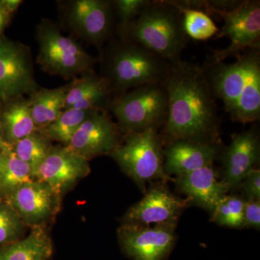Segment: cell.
<instances>
[{"mask_svg": "<svg viewBox=\"0 0 260 260\" xmlns=\"http://www.w3.org/2000/svg\"><path fill=\"white\" fill-rule=\"evenodd\" d=\"M169 96L164 144L186 140L221 143L218 105L205 67L181 61L172 64L164 81Z\"/></svg>", "mask_w": 260, "mask_h": 260, "instance_id": "cell-1", "label": "cell"}, {"mask_svg": "<svg viewBox=\"0 0 260 260\" xmlns=\"http://www.w3.org/2000/svg\"><path fill=\"white\" fill-rule=\"evenodd\" d=\"M127 41L151 51L171 64L181 61L188 42L181 10L174 1H150L126 25Z\"/></svg>", "mask_w": 260, "mask_h": 260, "instance_id": "cell-2", "label": "cell"}, {"mask_svg": "<svg viewBox=\"0 0 260 260\" xmlns=\"http://www.w3.org/2000/svg\"><path fill=\"white\" fill-rule=\"evenodd\" d=\"M164 145L158 129H148L126 135L110 155L145 193L148 181H174L164 171Z\"/></svg>", "mask_w": 260, "mask_h": 260, "instance_id": "cell-3", "label": "cell"}, {"mask_svg": "<svg viewBox=\"0 0 260 260\" xmlns=\"http://www.w3.org/2000/svg\"><path fill=\"white\" fill-rule=\"evenodd\" d=\"M119 128L126 135L162 127L167 120L169 96L164 83L133 88L116 98L110 106Z\"/></svg>", "mask_w": 260, "mask_h": 260, "instance_id": "cell-4", "label": "cell"}, {"mask_svg": "<svg viewBox=\"0 0 260 260\" xmlns=\"http://www.w3.org/2000/svg\"><path fill=\"white\" fill-rule=\"evenodd\" d=\"M172 64L144 47L126 41L109 58L107 80L120 91L147 84L162 83Z\"/></svg>", "mask_w": 260, "mask_h": 260, "instance_id": "cell-5", "label": "cell"}, {"mask_svg": "<svg viewBox=\"0 0 260 260\" xmlns=\"http://www.w3.org/2000/svg\"><path fill=\"white\" fill-rule=\"evenodd\" d=\"M223 25L215 39L227 37L230 45L221 50L213 51L211 61H223L238 58L249 49H260V2L243 1L235 10L220 17Z\"/></svg>", "mask_w": 260, "mask_h": 260, "instance_id": "cell-6", "label": "cell"}, {"mask_svg": "<svg viewBox=\"0 0 260 260\" xmlns=\"http://www.w3.org/2000/svg\"><path fill=\"white\" fill-rule=\"evenodd\" d=\"M39 42V61L49 73L73 76L87 71L94 63L93 58L78 43L50 25L41 28Z\"/></svg>", "mask_w": 260, "mask_h": 260, "instance_id": "cell-7", "label": "cell"}, {"mask_svg": "<svg viewBox=\"0 0 260 260\" xmlns=\"http://www.w3.org/2000/svg\"><path fill=\"white\" fill-rule=\"evenodd\" d=\"M177 223L139 225L122 224L119 242L123 252L133 260H166L177 242Z\"/></svg>", "mask_w": 260, "mask_h": 260, "instance_id": "cell-8", "label": "cell"}, {"mask_svg": "<svg viewBox=\"0 0 260 260\" xmlns=\"http://www.w3.org/2000/svg\"><path fill=\"white\" fill-rule=\"evenodd\" d=\"M190 201L173 194L167 182L150 186L140 201L132 206L123 217V224L151 225L152 224L178 223Z\"/></svg>", "mask_w": 260, "mask_h": 260, "instance_id": "cell-9", "label": "cell"}, {"mask_svg": "<svg viewBox=\"0 0 260 260\" xmlns=\"http://www.w3.org/2000/svg\"><path fill=\"white\" fill-rule=\"evenodd\" d=\"M119 129L107 113L95 109L65 147L88 160L98 155L110 154L121 143Z\"/></svg>", "mask_w": 260, "mask_h": 260, "instance_id": "cell-10", "label": "cell"}, {"mask_svg": "<svg viewBox=\"0 0 260 260\" xmlns=\"http://www.w3.org/2000/svg\"><path fill=\"white\" fill-rule=\"evenodd\" d=\"M60 196L42 181L34 180L5 197L6 203L15 210L25 225L44 226L59 207Z\"/></svg>", "mask_w": 260, "mask_h": 260, "instance_id": "cell-11", "label": "cell"}, {"mask_svg": "<svg viewBox=\"0 0 260 260\" xmlns=\"http://www.w3.org/2000/svg\"><path fill=\"white\" fill-rule=\"evenodd\" d=\"M88 160L66 147H52L34 172L37 180L48 184L61 196L90 173Z\"/></svg>", "mask_w": 260, "mask_h": 260, "instance_id": "cell-12", "label": "cell"}, {"mask_svg": "<svg viewBox=\"0 0 260 260\" xmlns=\"http://www.w3.org/2000/svg\"><path fill=\"white\" fill-rule=\"evenodd\" d=\"M36 88L28 50L0 39V99L18 96L34 91Z\"/></svg>", "mask_w": 260, "mask_h": 260, "instance_id": "cell-13", "label": "cell"}, {"mask_svg": "<svg viewBox=\"0 0 260 260\" xmlns=\"http://www.w3.org/2000/svg\"><path fill=\"white\" fill-rule=\"evenodd\" d=\"M223 168V182L229 189L240 185L244 178L260 160V141L257 131H248L232 135L229 146L223 148L220 158Z\"/></svg>", "mask_w": 260, "mask_h": 260, "instance_id": "cell-14", "label": "cell"}, {"mask_svg": "<svg viewBox=\"0 0 260 260\" xmlns=\"http://www.w3.org/2000/svg\"><path fill=\"white\" fill-rule=\"evenodd\" d=\"M254 50L245 51L231 64L210 61L208 66L205 67L215 99L223 102L224 109L229 114L234 110L245 85L248 68Z\"/></svg>", "mask_w": 260, "mask_h": 260, "instance_id": "cell-15", "label": "cell"}, {"mask_svg": "<svg viewBox=\"0 0 260 260\" xmlns=\"http://www.w3.org/2000/svg\"><path fill=\"white\" fill-rule=\"evenodd\" d=\"M221 143L181 140L173 142L164 150V171L176 178L201 168L213 166L220 158Z\"/></svg>", "mask_w": 260, "mask_h": 260, "instance_id": "cell-16", "label": "cell"}, {"mask_svg": "<svg viewBox=\"0 0 260 260\" xmlns=\"http://www.w3.org/2000/svg\"><path fill=\"white\" fill-rule=\"evenodd\" d=\"M174 182L190 203L198 205L210 213L220 198L230 190L223 180L218 179V172L213 166L201 168L175 178Z\"/></svg>", "mask_w": 260, "mask_h": 260, "instance_id": "cell-17", "label": "cell"}, {"mask_svg": "<svg viewBox=\"0 0 260 260\" xmlns=\"http://www.w3.org/2000/svg\"><path fill=\"white\" fill-rule=\"evenodd\" d=\"M70 21L90 42H102L112 27L111 3L102 0H78L73 3Z\"/></svg>", "mask_w": 260, "mask_h": 260, "instance_id": "cell-18", "label": "cell"}, {"mask_svg": "<svg viewBox=\"0 0 260 260\" xmlns=\"http://www.w3.org/2000/svg\"><path fill=\"white\" fill-rule=\"evenodd\" d=\"M233 120L242 124L254 122L260 118V53L253 52L245 85L230 114Z\"/></svg>", "mask_w": 260, "mask_h": 260, "instance_id": "cell-19", "label": "cell"}, {"mask_svg": "<svg viewBox=\"0 0 260 260\" xmlns=\"http://www.w3.org/2000/svg\"><path fill=\"white\" fill-rule=\"evenodd\" d=\"M52 254V241L44 225L32 228L26 237L2 248L0 260H49Z\"/></svg>", "mask_w": 260, "mask_h": 260, "instance_id": "cell-20", "label": "cell"}, {"mask_svg": "<svg viewBox=\"0 0 260 260\" xmlns=\"http://www.w3.org/2000/svg\"><path fill=\"white\" fill-rule=\"evenodd\" d=\"M110 92L107 80L96 76H87L70 85L65 99L64 109L70 108L92 111L99 108Z\"/></svg>", "mask_w": 260, "mask_h": 260, "instance_id": "cell-21", "label": "cell"}, {"mask_svg": "<svg viewBox=\"0 0 260 260\" xmlns=\"http://www.w3.org/2000/svg\"><path fill=\"white\" fill-rule=\"evenodd\" d=\"M70 85L55 89L39 90L29 102L30 113L37 127H47L56 120L64 109Z\"/></svg>", "mask_w": 260, "mask_h": 260, "instance_id": "cell-22", "label": "cell"}, {"mask_svg": "<svg viewBox=\"0 0 260 260\" xmlns=\"http://www.w3.org/2000/svg\"><path fill=\"white\" fill-rule=\"evenodd\" d=\"M3 172L0 181V195L5 197L18 188L37 180L30 166L18 158L11 145H7L3 152Z\"/></svg>", "mask_w": 260, "mask_h": 260, "instance_id": "cell-23", "label": "cell"}, {"mask_svg": "<svg viewBox=\"0 0 260 260\" xmlns=\"http://www.w3.org/2000/svg\"><path fill=\"white\" fill-rule=\"evenodd\" d=\"M5 142L13 145L36 131L29 102L15 103L4 112L3 116Z\"/></svg>", "mask_w": 260, "mask_h": 260, "instance_id": "cell-24", "label": "cell"}, {"mask_svg": "<svg viewBox=\"0 0 260 260\" xmlns=\"http://www.w3.org/2000/svg\"><path fill=\"white\" fill-rule=\"evenodd\" d=\"M90 112L73 108L66 109L55 121L43 129V134L48 139L60 142L66 146Z\"/></svg>", "mask_w": 260, "mask_h": 260, "instance_id": "cell-25", "label": "cell"}, {"mask_svg": "<svg viewBox=\"0 0 260 260\" xmlns=\"http://www.w3.org/2000/svg\"><path fill=\"white\" fill-rule=\"evenodd\" d=\"M174 2L181 10L186 37L197 41H205L218 34L219 29L210 15L201 10L182 6L178 1Z\"/></svg>", "mask_w": 260, "mask_h": 260, "instance_id": "cell-26", "label": "cell"}, {"mask_svg": "<svg viewBox=\"0 0 260 260\" xmlns=\"http://www.w3.org/2000/svg\"><path fill=\"white\" fill-rule=\"evenodd\" d=\"M11 147L15 155L30 166L34 172L52 148L47 137L36 131Z\"/></svg>", "mask_w": 260, "mask_h": 260, "instance_id": "cell-27", "label": "cell"}, {"mask_svg": "<svg viewBox=\"0 0 260 260\" xmlns=\"http://www.w3.org/2000/svg\"><path fill=\"white\" fill-rule=\"evenodd\" d=\"M245 200L234 195L220 198L211 214V220L221 226L242 229Z\"/></svg>", "mask_w": 260, "mask_h": 260, "instance_id": "cell-28", "label": "cell"}, {"mask_svg": "<svg viewBox=\"0 0 260 260\" xmlns=\"http://www.w3.org/2000/svg\"><path fill=\"white\" fill-rule=\"evenodd\" d=\"M25 225L11 207L0 202V246L18 240Z\"/></svg>", "mask_w": 260, "mask_h": 260, "instance_id": "cell-29", "label": "cell"}, {"mask_svg": "<svg viewBox=\"0 0 260 260\" xmlns=\"http://www.w3.org/2000/svg\"><path fill=\"white\" fill-rule=\"evenodd\" d=\"M150 0H117L114 2L123 28L135 20Z\"/></svg>", "mask_w": 260, "mask_h": 260, "instance_id": "cell-30", "label": "cell"}, {"mask_svg": "<svg viewBox=\"0 0 260 260\" xmlns=\"http://www.w3.org/2000/svg\"><path fill=\"white\" fill-rule=\"evenodd\" d=\"M245 200H260V170L254 168L244 178L240 185Z\"/></svg>", "mask_w": 260, "mask_h": 260, "instance_id": "cell-31", "label": "cell"}, {"mask_svg": "<svg viewBox=\"0 0 260 260\" xmlns=\"http://www.w3.org/2000/svg\"><path fill=\"white\" fill-rule=\"evenodd\" d=\"M243 228L259 230L260 200H245Z\"/></svg>", "mask_w": 260, "mask_h": 260, "instance_id": "cell-32", "label": "cell"}, {"mask_svg": "<svg viewBox=\"0 0 260 260\" xmlns=\"http://www.w3.org/2000/svg\"><path fill=\"white\" fill-rule=\"evenodd\" d=\"M21 3L20 0H2V4L8 16L16 11Z\"/></svg>", "mask_w": 260, "mask_h": 260, "instance_id": "cell-33", "label": "cell"}, {"mask_svg": "<svg viewBox=\"0 0 260 260\" xmlns=\"http://www.w3.org/2000/svg\"><path fill=\"white\" fill-rule=\"evenodd\" d=\"M8 17V15L5 13L4 8H3V4H2V1H0V34H1L2 30H3V28H4Z\"/></svg>", "mask_w": 260, "mask_h": 260, "instance_id": "cell-34", "label": "cell"}, {"mask_svg": "<svg viewBox=\"0 0 260 260\" xmlns=\"http://www.w3.org/2000/svg\"><path fill=\"white\" fill-rule=\"evenodd\" d=\"M7 145H8V143H6L5 140L3 139V137L2 136L1 128H0V153L3 151Z\"/></svg>", "mask_w": 260, "mask_h": 260, "instance_id": "cell-35", "label": "cell"}, {"mask_svg": "<svg viewBox=\"0 0 260 260\" xmlns=\"http://www.w3.org/2000/svg\"><path fill=\"white\" fill-rule=\"evenodd\" d=\"M2 172H3V158H2L1 153H0V181H1Z\"/></svg>", "mask_w": 260, "mask_h": 260, "instance_id": "cell-36", "label": "cell"}]
</instances>
